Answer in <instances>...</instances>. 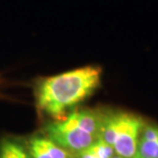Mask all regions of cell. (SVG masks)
<instances>
[{"label":"cell","mask_w":158,"mask_h":158,"mask_svg":"<svg viewBox=\"0 0 158 158\" xmlns=\"http://www.w3.org/2000/svg\"><path fill=\"white\" fill-rule=\"evenodd\" d=\"M101 79L102 68L99 66H85L40 79L35 87L37 110L53 120L64 119L94 93Z\"/></svg>","instance_id":"1"},{"label":"cell","mask_w":158,"mask_h":158,"mask_svg":"<svg viewBox=\"0 0 158 158\" xmlns=\"http://www.w3.org/2000/svg\"><path fill=\"white\" fill-rule=\"evenodd\" d=\"M144 124V120L132 113L106 111L99 139L111 145L116 155L134 158Z\"/></svg>","instance_id":"2"},{"label":"cell","mask_w":158,"mask_h":158,"mask_svg":"<svg viewBox=\"0 0 158 158\" xmlns=\"http://www.w3.org/2000/svg\"><path fill=\"white\" fill-rule=\"evenodd\" d=\"M45 132L49 140L73 154L89 147L98 140L96 135L83 131L69 115L48 123Z\"/></svg>","instance_id":"3"},{"label":"cell","mask_w":158,"mask_h":158,"mask_svg":"<svg viewBox=\"0 0 158 158\" xmlns=\"http://www.w3.org/2000/svg\"><path fill=\"white\" fill-rule=\"evenodd\" d=\"M134 158H158V125L145 122Z\"/></svg>","instance_id":"4"},{"label":"cell","mask_w":158,"mask_h":158,"mask_svg":"<svg viewBox=\"0 0 158 158\" xmlns=\"http://www.w3.org/2000/svg\"><path fill=\"white\" fill-rule=\"evenodd\" d=\"M114 155L115 151L111 145L98 139L89 147L74 153V158H112Z\"/></svg>","instance_id":"5"},{"label":"cell","mask_w":158,"mask_h":158,"mask_svg":"<svg viewBox=\"0 0 158 158\" xmlns=\"http://www.w3.org/2000/svg\"><path fill=\"white\" fill-rule=\"evenodd\" d=\"M0 158H30V155L17 142L5 140L0 145Z\"/></svg>","instance_id":"6"},{"label":"cell","mask_w":158,"mask_h":158,"mask_svg":"<svg viewBox=\"0 0 158 158\" xmlns=\"http://www.w3.org/2000/svg\"><path fill=\"white\" fill-rule=\"evenodd\" d=\"M40 138V142L42 144L44 149L48 153V155L52 158H74V154L69 152L68 150L60 147L55 142L49 140L48 138Z\"/></svg>","instance_id":"7"},{"label":"cell","mask_w":158,"mask_h":158,"mask_svg":"<svg viewBox=\"0 0 158 158\" xmlns=\"http://www.w3.org/2000/svg\"><path fill=\"white\" fill-rule=\"evenodd\" d=\"M29 155L30 158H52L40 142L39 137H34L29 142Z\"/></svg>","instance_id":"8"},{"label":"cell","mask_w":158,"mask_h":158,"mask_svg":"<svg viewBox=\"0 0 158 158\" xmlns=\"http://www.w3.org/2000/svg\"><path fill=\"white\" fill-rule=\"evenodd\" d=\"M112 158H124V157H121V156H119V155H116V154H115V155L113 156Z\"/></svg>","instance_id":"9"}]
</instances>
